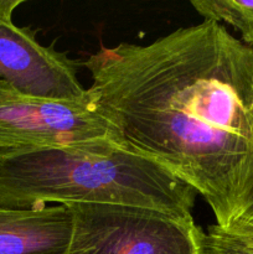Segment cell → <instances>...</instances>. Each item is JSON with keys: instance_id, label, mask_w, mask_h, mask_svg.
Returning <instances> with one entry per match:
<instances>
[{"instance_id": "1", "label": "cell", "mask_w": 253, "mask_h": 254, "mask_svg": "<svg viewBox=\"0 0 253 254\" xmlns=\"http://www.w3.org/2000/svg\"><path fill=\"white\" fill-rule=\"evenodd\" d=\"M83 64L124 143L191 186L230 228L253 188V47L203 20L148 45L101 46Z\"/></svg>"}, {"instance_id": "2", "label": "cell", "mask_w": 253, "mask_h": 254, "mask_svg": "<svg viewBox=\"0 0 253 254\" xmlns=\"http://www.w3.org/2000/svg\"><path fill=\"white\" fill-rule=\"evenodd\" d=\"M197 192L126 144L0 150V206L113 203L191 215Z\"/></svg>"}, {"instance_id": "3", "label": "cell", "mask_w": 253, "mask_h": 254, "mask_svg": "<svg viewBox=\"0 0 253 254\" xmlns=\"http://www.w3.org/2000/svg\"><path fill=\"white\" fill-rule=\"evenodd\" d=\"M66 254H202L205 231L192 216L113 203H67Z\"/></svg>"}, {"instance_id": "4", "label": "cell", "mask_w": 253, "mask_h": 254, "mask_svg": "<svg viewBox=\"0 0 253 254\" xmlns=\"http://www.w3.org/2000/svg\"><path fill=\"white\" fill-rule=\"evenodd\" d=\"M126 144L91 92L78 99L37 97L0 79V150Z\"/></svg>"}, {"instance_id": "5", "label": "cell", "mask_w": 253, "mask_h": 254, "mask_svg": "<svg viewBox=\"0 0 253 254\" xmlns=\"http://www.w3.org/2000/svg\"><path fill=\"white\" fill-rule=\"evenodd\" d=\"M0 79L26 94L78 99L87 89L77 76V62L67 52L44 46L36 31L0 17Z\"/></svg>"}, {"instance_id": "6", "label": "cell", "mask_w": 253, "mask_h": 254, "mask_svg": "<svg viewBox=\"0 0 253 254\" xmlns=\"http://www.w3.org/2000/svg\"><path fill=\"white\" fill-rule=\"evenodd\" d=\"M72 218L64 205L0 206V254H66Z\"/></svg>"}, {"instance_id": "7", "label": "cell", "mask_w": 253, "mask_h": 254, "mask_svg": "<svg viewBox=\"0 0 253 254\" xmlns=\"http://www.w3.org/2000/svg\"><path fill=\"white\" fill-rule=\"evenodd\" d=\"M205 20L225 22L241 34V41L253 47V0H192Z\"/></svg>"}, {"instance_id": "8", "label": "cell", "mask_w": 253, "mask_h": 254, "mask_svg": "<svg viewBox=\"0 0 253 254\" xmlns=\"http://www.w3.org/2000/svg\"><path fill=\"white\" fill-rule=\"evenodd\" d=\"M202 254H253V236L216 223L210 225L203 232Z\"/></svg>"}, {"instance_id": "9", "label": "cell", "mask_w": 253, "mask_h": 254, "mask_svg": "<svg viewBox=\"0 0 253 254\" xmlns=\"http://www.w3.org/2000/svg\"><path fill=\"white\" fill-rule=\"evenodd\" d=\"M232 226L253 228V188L251 189L250 193H248L247 198H246L242 212H241V215L238 216V218L235 221Z\"/></svg>"}, {"instance_id": "10", "label": "cell", "mask_w": 253, "mask_h": 254, "mask_svg": "<svg viewBox=\"0 0 253 254\" xmlns=\"http://www.w3.org/2000/svg\"><path fill=\"white\" fill-rule=\"evenodd\" d=\"M24 2V0H0V17L12 19V12L17 6Z\"/></svg>"}, {"instance_id": "11", "label": "cell", "mask_w": 253, "mask_h": 254, "mask_svg": "<svg viewBox=\"0 0 253 254\" xmlns=\"http://www.w3.org/2000/svg\"><path fill=\"white\" fill-rule=\"evenodd\" d=\"M230 228H235V230L243 231V232H247V233H250V235L253 236V228H251V227H240V226H232V227H230Z\"/></svg>"}]
</instances>
